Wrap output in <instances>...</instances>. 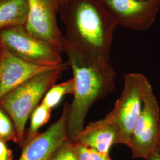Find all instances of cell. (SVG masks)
Here are the masks:
<instances>
[{
  "mask_svg": "<svg viewBox=\"0 0 160 160\" xmlns=\"http://www.w3.org/2000/svg\"><path fill=\"white\" fill-rule=\"evenodd\" d=\"M28 12V0H0V29L24 26Z\"/></svg>",
  "mask_w": 160,
  "mask_h": 160,
  "instance_id": "obj_12",
  "label": "cell"
},
{
  "mask_svg": "<svg viewBox=\"0 0 160 160\" xmlns=\"http://www.w3.org/2000/svg\"><path fill=\"white\" fill-rule=\"evenodd\" d=\"M147 160H160V154L158 152L149 157Z\"/></svg>",
  "mask_w": 160,
  "mask_h": 160,
  "instance_id": "obj_19",
  "label": "cell"
},
{
  "mask_svg": "<svg viewBox=\"0 0 160 160\" xmlns=\"http://www.w3.org/2000/svg\"><path fill=\"white\" fill-rule=\"evenodd\" d=\"M147 79L139 73L125 75L122 94L106 115L116 129L117 144L130 147L132 132L142 108L143 86Z\"/></svg>",
  "mask_w": 160,
  "mask_h": 160,
  "instance_id": "obj_4",
  "label": "cell"
},
{
  "mask_svg": "<svg viewBox=\"0 0 160 160\" xmlns=\"http://www.w3.org/2000/svg\"><path fill=\"white\" fill-rule=\"evenodd\" d=\"M158 153L160 154V143H159V146H158Z\"/></svg>",
  "mask_w": 160,
  "mask_h": 160,
  "instance_id": "obj_21",
  "label": "cell"
},
{
  "mask_svg": "<svg viewBox=\"0 0 160 160\" xmlns=\"http://www.w3.org/2000/svg\"><path fill=\"white\" fill-rule=\"evenodd\" d=\"M62 52L68 57L74 82V98L67 122L68 136L73 142L84 129L92 106L113 90L116 73L110 60L92 55L66 39Z\"/></svg>",
  "mask_w": 160,
  "mask_h": 160,
  "instance_id": "obj_1",
  "label": "cell"
},
{
  "mask_svg": "<svg viewBox=\"0 0 160 160\" xmlns=\"http://www.w3.org/2000/svg\"><path fill=\"white\" fill-rule=\"evenodd\" d=\"M160 141V109L152 87L147 79L143 86V103L132 132L129 148L133 158H145L158 152Z\"/></svg>",
  "mask_w": 160,
  "mask_h": 160,
  "instance_id": "obj_5",
  "label": "cell"
},
{
  "mask_svg": "<svg viewBox=\"0 0 160 160\" xmlns=\"http://www.w3.org/2000/svg\"><path fill=\"white\" fill-rule=\"evenodd\" d=\"M0 46V98L35 75L62 64L54 67L34 65L17 58L4 47Z\"/></svg>",
  "mask_w": 160,
  "mask_h": 160,
  "instance_id": "obj_10",
  "label": "cell"
},
{
  "mask_svg": "<svg viewBox=\"0 0 160 160\" xmlns=\"http://www.w3.org/2000/svg\"><path fill=\"white\" fill-rule=\"evenodd\" d=\"M74 88L73 78L58 84H54L45 94L41 103L48 108L52 109L59 104L65 96H73Z\"/></svg>",
  "mask_w": 160,
  "mask_h": 160,
  "instance_id": "obj_13",
  "label": "cell"
},
{
  "mask_svg": "<svg viewBox=\"0 0 160 160\" xmlns=\"http://www.w3.org/2000/svg\"><path fill=\"white\" fill-rule=\"evenodd\" d=\"M29 12L24 28L35 37L62 52L65 37L58 26L57 0H28Z\"/></svg>",
  "mask_w": 160,
  "mask_h": 160,
  "instance_id": "obj_8",
  "label": "cell"
},
{
  "mask_svg": "<svg viewBox=\"0 0 160 160\" xmlns=\"http://www.w3.org/2000/svg\"><path fill=\"white\" fill-rule=\"evenodd\" d=\"M71 148L78 160H112L109 154L100 153L77 142L71 141Z\"/></svg>",
  "mask_w": 160,
  "mask_h": 160,
  "instance_id": "obj_16",
  "label": "cell"
},
{
  "mask_svg": "<svg viewBox=\"0 0 160 160\" xmlns=\"http://www.w3.org/2000/svg\"><path fill=\"white\" fill-rule=\"evenodd\" d=\"M68 64L36 75L0 98V108L12 120L17 131L18 146L23 147L26 122L47 92L55 84Z\"/></svg>",
  "mask_w": 160,
  "mask_h": 160,
  "instance_id": "obj_3",
  "label": "cell"
},
{
  "mask_svg": "<svg viewBox=\"0 0 160 160\" xmlns=\"http://www.w3.org/2000/svg\"><path fill=\"white\" fill-rule=\"evenodd\" d=\"M49 160H78L71 148V141L64 143Z\"/></svg>",
  "mask_w": 160,
  "mask_h": 160,
  "instance_id": "obj_17",
  "label": "cell"
},
{
  "mask_svg": "<svg viewBox=\"0 0 160 160\" xmlns=\"http://www.w3.org/2000/svg\"><path fill=\"white\" fill-rule=\"evenodd\" d=\"M0 160H13L12 150L8 148L6 142L0 139Z\"/></svg>",
  "mask_w": 160,
  "mask_h": 160,
  "instance_id": "obj_18",
  "label": "cell"
},
{
  "mask_svg": "<svg viewBox=\"0 0 160 160\" xmlns=\"http://www.w3.org/2000/svg\"><path fill=\"white\" fill-rule=\"evenodd\" d=\"M51 112L52 109L42 103L35 108L30 116V126L24 143L31 140L39 133L38 131L40 128L49 122L51 118Z\"/></svg>",
  "mask_w": 160,
  "mask_h": 160,
  "instance_id": "obj_14",
  "label": "cell"
},
{
  "mask_svg": "<svg viewBox=\"0 0 160 160\" xmlns=\"http://www.w3.org/2000/svg\"><path fill=\"white\" fill-rule=\"evenodd\" d=\"M59 10L67 30V40L92 55L110 60L118 25L100 0H68Z\"/></svg>",
  "mask_w": 160,
  "mask_h": 160,
  "instance_id": "obj_2",
  "label": "cell"
},
{
  "mask_svg": "<svg viewBox=\"0 0 160 160\" xmlns=\"http://www.w3.org/2000/svg\"><path fill=\"white\" fill-rule=\"evenodd\" d=\"M73 142L100 153L109 154L112 146L117 144L118 132L112 122L106 116L84 128Z\"/></svg>",
  "mask_w": 160,
  "mask_h": 160,
  "instance_id": "obj_11",
  "label": "cell"
},
{
  "mask_svg": "<svg viewBox=\"0 0 160 160\" xmlns=\"http://www.w3.org/2000/svg\"><path fill=\"white\" fill-rule=\"evenodd\" d=\"M0 45L29 63L54 67L62 63L61 52L44 40L30 34L23 26H13L0 32Z\"/></svg>",
  "mask_w": 160,
  "mask_h": 160,
  "instance_id": "obj_6",
  "label": "cell"
},
{
  "mask_svg": "<svg viewBox=\"0 0 160 160\" xmlns=\"http://www.w3.org/2000/svg\"><path fill=\"white\" fill-rule=\"evenodd\" d=\"M68 0H57L58 3L59 7L60 6H63L65 4H66L68 2Z\"/></svg>",
  "mask_w": 160,
  "mask_h": 160,
  "instance_id": "obj_20",
  "label": "cell"
},
{
  "mask_svg": "<svg viewBox=\"0 0 160 160\" xmlns=\"http://www.w3.org/2000/svg\"><path fill=\"white\" fill-rule=\"evenodd\" d=\"M70 104L66 103L58 120L45 131L24 143L18 160H49L58 149L70 140L67 122Z\"/></svg>",
  "mask_w": 160,
  "mask_h": 160,
  "instance_id": "obj_9",
  "label": "cell"
},
{
  "mask_svg": "<svg viewBox=\"0 0 160 160\" xmlns=\"http://www.w3.org/2000/svg\"><path fill=\"white\" fill-rule=\"evenodd\" d=\"M0 139L18 143L17 131L14 124L4 110L0 108Z\"/></svg>",
  "mask_w": 160,
  "mask_h": 160,
  "instance_id": "obj_15",
  "label": "cell"
},
{
  "mask_svg": "<svg viewBox=\"0 0 160 160\" xmlns=\"http://www.w3.org/2000/svg\"><path fill=\"white\" fill-rule=\"evenodd\" d=\"M154 1H160V0H154Z\"/></svg>",
  "mask_w": 160,
  "mask_h": 160,
  "instance_id": "obj_22",
  "label": "cell"
},
{
  "mask_svg": "<svg viewBox=\"0 0 160 160\" xmlns=\"http://www.w3.org/2000/svg\"><path fill=\"white\" fill-rule=\"evenodd\" d=\"M118 26L135 31L149 29L160 8L154 0H100Z\"/></svg>",
  "mask_w": 160,
  "mask_h": 160,
  "instance_id": "obj_7",
  "label": "cell"
}]
</instances>
